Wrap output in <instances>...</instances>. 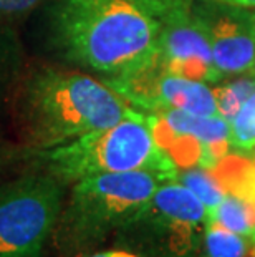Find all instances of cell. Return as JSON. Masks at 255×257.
<instances>
[{"label":"cell","mask_w":255,"mask_h":257,"mask_svg":"<svg viewBox=\"0 0 255 257\" xmlns=\"http://www.w3.org/2000/svg\"><path fill=\"white\" fill-rule=\"evenodd\" d=\"M252 73H253V76H255V65H253V70H252Z\"/></svg>","instance_id":"20"},{"label":"cell","mask_w":255,"mask_h":257,"mask_svg":"<svg viewBox=\"0 0 255 257\" xmlns=\"http://www.w3.org/2000/svg\"><path fill=\"white\" fill-rule=\"evenodd\" d=\"M255 91L253 78H238L229 83L212 88L217 116L225 119L227 123L235 116L238 108L243 105V101Z\"/></svg>","instance_id":"15"},{"label":"cell","mask_w":255,"mask_h":257,"mask_svg":"<svg viewBox=\"0 0 255 257\" xmlns=\"http://www.w3.org/2000/svg\"><path fill=\"white\" fill-rule=\"evenodd\" d=\"M138 111L108 81L85 73L45 70L29 88L32 131L43 150L110 128Z\"/></svg>","instance_id":"2"},{"label":"cell","mask_w":255,"mask_h":257,"mask_svg":"<svg viewBox=\"0 0 255 257\" xmlns=\"http://www.w3.org/2000/svg\"><path fill=\"white\" fill-rule=\"evenodd\" d=\"M209 222H217L229 231L240 234L255 247V202L240 194L225 191Z\"/></svg>","instance_id":"11"},{"label":"cell","mask_w":255,"mask_h":257,"mask_svg":"<svg viewBox=\"0 0 255 257\" xmlns=\"http://www.w3.org/2000/svg\"><path fill=\"white\" fill-rule=\"evenodd\" d=\"M209 27L214 65L220 76L252 72L255 65V14L227 5L214 17H204Z\"/></svg>","instance_id":"10"},{"label":"cell","mask_w":255,"mask_h":257,"mask_svg":"<svg viewBox=\"0 0 255 257\" xmlns=\"http://www.w3.org/2000/svg\"><path fill=\"white\" fill-rule=\"evenodd\" d=\"M63 209L62 183L25 176L0 189V257H40Z\"/></svg>","instance_id":"6"},{"label":"cell","mask_w":255,"mask_h":257,"mask_svg":"<svg viewBox=\"0 0 255 257\" xmlns=\"http://www.w3.org/2000/svg\"><path fill=\"white\" fill-rule=\"evenodd\" d=\"M48 174L60 183L108 173L149 171L176 181L179 168L156 143L148 113L138 111L110 128L43 150Z\"/></svg>","instance_id":"4"},{"label":"cell","mask_w":255,"mask_h":257,"mask_svg":"<svg viewBox=\"0 0 255 257\" xmlns=\"http://www.w3.org/2000/svg\"><path fill=\"white\" fill-rule=\"evenodd\" d=\"M156 143L179 169H214L230 150L229 123L181 110L148 113Z\"/></svg>","instance_id":"7"},{"label":"cell","mask_w":255,"mask_h":257,"mask_svg":"<svg viewBox=\"0 0 255 257\" xmlns=\"http://www.w3.org/2000/svg\"><path fill=\"white\" fill-rule=\"evenodd\" d=\"M176 181L186 186L189 191H192L197 196L199 201L204 204L205 211H207V222H209L215 207L219 206V202L225 194V189L219 181V178H217V174L212 169L194 166V168L179 169Z\"/></svg>","instance_id":"12"},{"label":"cell","mask_w":255,"mask_h":257,"mask_svg":"<svg viewBox=\"0 0 255 257\" xmlns=\"http://www.w3.org/2000/svg\"><path fill=\"white\" fill-rule=\"evenodd\" d=\"M55 30L65 53L113 78L156 62L161 22L129 0H58Z\"/></svg>","instance_id":"1"},{"label":"cell","mask_w":255,"mask_h":257,"mask_svg":"<svg viewBox=\"0 0 255 257\" xmlns=\"http://www.w3.org/2000/svg\"><path fill=\"white\" fill-rule=\"evenodd\" d=\"M156 62L166 72L184 78L204 83L222 80L214 65L207 22L191 10L161 22Z\"/></svg>","instance_id":"9"},{"label":"cell","mask_w":255,"mask_h":257,"mask_svg":"<svg viewBox=\"0 0 255 257\" xmlns=\"http://www.w3.org/2000/svg\"><path fill=\"white\" fill-rule=\"evenodd\" d=\"M40 0H0V15H17L29 12Z\"/></svg>","instance_id":"17"},{"label":"cell","mask_w":255,"mask_h":257,"mask_svg":"<svg viewBox=\"0 0 255 257\" xmlns=\"http://www.w3.org/2000/svg\"><path fill=\"white\" fill-rule=\"evenodd\" d=\"M253 245L217 222L205 224L202 247L197 257H247Z\"/></svg>","instance_id":"13"},{"label":"cell","mask_w":255,"mask_h":257,"mask_svg":"<svg viewBox=\"0 0 255 257\" xmlns=\"http://www.w3.org/2000/svg\"><path fill=\"white\" fill-rule=\"evenodd\" d=\"M129 105L139 111L156 113L181 110L192 114H217L212 88L207 83L166 72L157 62L126 78L108 80Z\"/></svg>","instance_id":"8"},{"label":"cell","mask_w":255,"mask_h":257,"mask_svg":"<svg viewBox=\"0 0 255 257\" xmlns=\"http://www.w3.org/2000/svg\"><path fill=\"white\" fill-rule=\"evenodd\" d=\"M159 22L191 10L192 0H129Z\"/></svg>","instance_id":"16"},{"label":"cell","mask_w":255,"mask_h":257,"mask_svg":"<svg viewBox=\"0 0 255 257\" xmlns=\"http://www.w3.org/2000/svg\"><path fill=\"white\" fill-rule=\"evenodd\" d=\"M214 2L224 4V5H232V7H240V9H255V0H214Z\"/></svg>","instance_id":"19"},{"label":"cell","mask_w":255,"mask_h":257,"mask_svg":"<svg viewBox=\"0 0 255 257\" xmlns=\"http://www.w3.org/2000/svg\"><path fill=\"white\" fill-rule=\"evenodd\" d=\"M207 211L192 191L166 181L143 211L119 232L124 249L141 257H197Z\"/></svg>","instance_id":"5"},{"label":"cell","mask_w":255,"mask_h":257,"mask_svg":"<svg viewBox=\"0 0 255 257\" xmlns=\"http://www.w3.org/2000/svg\"><path fill=\"white\" fill-rule=\"evenodd\" d=\"M167 179L149 171L108 173L73 183L53 231L65 252H78L121 232Z\"/></svg>","instance_id":"3"},{"label":"cell","mask_w":255,"mask_h":257,"mask_svg":"<svg viewBox=\"0 0 255 257\" xmlns=\"http://www.w3.org/2000/svg\"><path fill=\"white\" fill-rule=\"evenodd\" d=\"M88 257H141L139 254L136 252H131V250L128 249H110V250H101V252H95Z\"/></svg>","instance_id":"18"},{"label":"cell","mask_w":255,"mask_h":257,"mask_svg":"<svg viewBox=\"0 0 255 257\" xmlns=\"http://www.w3.org/2000/svg\"><path fill=\"white\" fill-rule=\"evenodd\" d=\"M230 148L238 153L255 151V91L229 121Z\"/></svg>","instance_id":"14"}]
</instances>
